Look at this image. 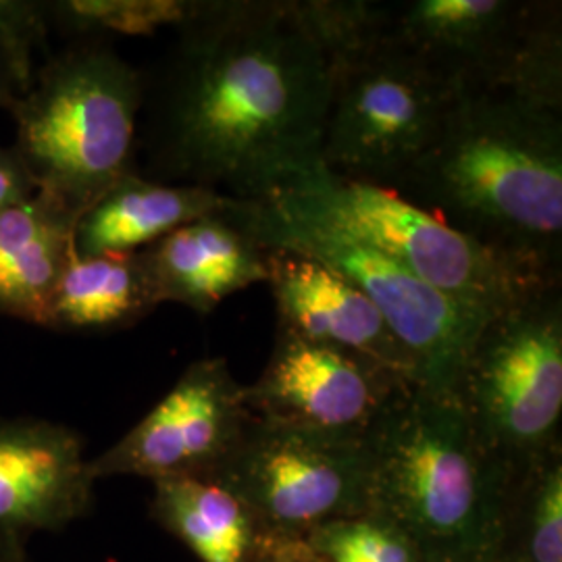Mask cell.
<instances>
[{
  "label": "cell",
  "mask_w": 562,
  "mask_h": 562,
  "mask_svg": "<svg viewBox=\"0 0 562 562\" xmlns=\"http://www.w3.org/2000/svg\"><path fill=\"white\" fill-rule=\"evenodd\" d=\"M78 217L44 194L0 213V315L46 325L53 294L74 259Z\"/></svg>",
  "instance_id": "17"
},
{
  "label": "cell",
  "mask_w": 562,
  "mask_h": 562,
  "mask_svg": "<svg viewBox=\"0 0 562 562\" xmlns=\"http://www.w3.org/2000/svg\"><path fill=\"white\" fill-rule=\"evenodd\" d=\"M392 38L452 90L508 92L562 109V4L554 0L394 2Z\"/></svg>",
  "instance_id": "6"
},
{
  "label": "cell",
  "mask_w": 562,
  "mask_h": 562,
  "mask_svg": "<svg viewBox=\"0 0 562 562\" xmlns=\"http://www.w3.org/2000/svg\"><path fill=\"white\" fill-rule=\"evenodd\" d=\"M411 380L378 362L276 327L261 378L244 385L255 417L341 438H364Z\"/></svg>",
  "instance_id": "12"
},
{
  "label": "cell",
  "mask_w": 562,
  "mask_h": 562,
  "mask_svg": "<svg viewBox=\"0 0 562 562\" xmlns=\"http://www.w3.org/2000/svg\"><path fill=\"white\" fill-rule=\"evenodd\" d=\"M304 540L323 562H427L402 529L369 510L322 525Z\"/></svg>",
  "instance_id": "23"
},
{
  "label": "cell",
  "mask_w": 562,
  "mask_h": 562,
  "mask_svg": "<svg viewBox=\"0 0 562 562\" xmlns=\"http://www.w3.org/2000/svg\"><path fill=\"white\" fill-rule=\"evenodd\" d=\"M452 396L513 477L562 448V283L538 288L483 322Z\"/></svg>",
  "instance_id": "5"
},
{
  "label": "cell",
  "mask_w": 562,
  "mask_h": 562,
  "mask_svg": "<svg viewBox=\"0 0 562 562\" xmlns=\"http://www.w3.org/2000/svg\"><path fill=\"white\" fill-rule=\"evenodd\" d=\"M238 201L201 186L161 183L134 171L81 215L74 248L78 257L140 252L181 225L227 211Z\"/></svg>",
  "instance_id": "16"
},
{
  "label": "cell",
  "mask_w": 562,
  "mask_h": 562,
  "mask_svg": "<svg viewBox=\"0 0 562 562\" xmlns=\"http://www.w3.org/2000/svg\"><path fill=\"white\" fill-rule=\"evenodd\" d=\"M252 413L225 359H199L120 442L90 459L106 477L209 480L240 440Z\"/></svg>",
  "instance_id": "11"
},
{
  "label": "cell",
  "mask_w": 562,
  "mask_h": 562,
  "mask_svg": "<svg viewBox=\"0 0 562 562\" xmlns=\"http://www.w3.org/2000/svg\"><path fill=\"white\" fill-rule=\"evenodd\" d=\"M394 192L525 280L562 283V109L459 92Z\"/></svg>",
  "instance_id": "2"
},
{
  "label": "cell",
  "mask_w": 562,
  "mask_h": 562,
  "mask_svg": "<svg viewBox=\"0 0 562 562\" xmlns=\"http://www.w3.org/2000/svg\"><path fill=\"white\" fill-rule=\"evenodd\" d=\"M150 519L201 562H255L269 538L248 506L213 480L153 483Z\"/></svg>",
  "instance_id": "19"
},
{
  "label": "cell",
  "mask_w": 562,
  "mask_h": 562,
  "mask_svg": "<svg viewBox=\"0 0 562 562\" xmlns=\"http://www.w3.org/2000/svg\"><path fill=\"white\" fill-rule=\"evenodd\" d=\"M265 283L271 288L281 329L419 383L417 364L378 306L327 265L288 248H267Z\"/></svg>",
  "instance_id": "14"
},
{
  "label": "cell",
  "mask_w": 562,
  "mask_h": 562,
  "mask_svg": "<svg viewBox=\"0 0 562 562\" xmlns=\"http://www.w3.org/2000/svg\"><path fill=\"white\" fill-rule=\"evenodd\" d=\"M369 513L394 522L427 562H487L501 540L513 477L461 404L406 383L364 436Z\"/></svg>",
  "instance_id": "3"
},
{
  "label": "cell",
  "mask_w": 562,
  "mask_h": 562,
  "mask_svg": "<svg viewBox=\"0 0 562 562\" xmlns=\"http://www.w3.org/2000/svg\"><path fill=\"white\" fill-rule=\"evenodd\" d=\"M94 483L74 427L0 417V543L27 548L32 536L80 521L92 510Z\"/></svg>",
  "instance_id": "13"
},
{
  "label": "cell",
  "mask_w": 562,
  "mask_h": 562,
  "mask_svg": "<svg viewBox=\"0 0 562 562\" xmlns=\"http://www.w3.org/2000/svg\"><path fill=\"white\" fill-rule=\"evenodd\" d=\"M271 201L338 225L485 319L543 288L398 192L375 183L348 180L319 167Z\"/></svg>",
  "instance_id": "8"
},
{
  "label": "cell",
  "mask_w": 562,
  "mask_h": 562,
  "mask_svg": "<svg viewBox=\"0 0 562 562\" xmlns=\"http://www.w3.org/2000/svg\"><path fill=\"white\" fill-rule=\"evenodd\" d=\"M232 209L186 223L140 250V259L161 304H183L209 315L225 299L267 281V248Z\"/></svg>",
  "instance_id": "15"
},
{
  "label": "cell",
  "mask_w": 562,
  "mask_h": 562,
  "mask_svg": "<svg viewBox=\"0 0 562 562\" xmlns=\"http://www.w3.org/2000/svg\"><path fill=\"white\" fill-rule=\"evenodd\" d=\"M457 92L392 38L329 67L322 167L394 190L440 136Z\"/></svg>",
  "instance_id": "7"
},
{
  "label": "cell",
  "mask_w": 562,
  "mask_h": 562,
  "mask_svg": "<svg viewBox=\"0 0 562 562\" xmlns=\"http://www.w3.org/2000/svg\"><path fill=\"white\" fill-rule=\"evenodd\" d=\"M248 506L262 531L304 540L369 508L364 438H341L255 417L209 477Z\"/></svg>",
  "instance_id": "10"
},
{
  "label": "cell",
  "mask_w": 562,
  "mask_h": 562,
  "mask_svg": "<svg viewBox=\"0 0 562 562\" xmlns=\"http://www.w3.org/2000/svg\"><path fill=\"white\" fill-rule=\"evenodd\" d=\"M302 32L331 65L359 55L392 34L394 2L385 0H288Z\"/></svg>",
  "instance_id": "22"
},
{
  "label": "cell",
  "mask_w": 562,
  "mask_h": 562,
  "mask_svg": "<svg viewBox=\"0 0 562 562\" xmlns=\"http://www.w3.org/2000/svg\"><path fill=\"white\" fill-rule=\"evenodd\" d=\"M255 562H323L306 540L269 536Z\"/></svg>",
  "instance_id": "26"
},
{
  "label": "cell",
  "mask_w": 562,
  "mask_h": 562,
  "mask_svg": "<svg viewBox=\"0 0 562 562\" xmlns=\"http://www.w3.org/2000/svg\"><path fill=\"white\" fill-rule=\"evenodd\" d=\"M487 562H494V561H487Z\"/></svg>",
  "instance_id": "28"
},
{
  "label": "cell",
  "mask_w": 562,
  "mask_h": 562,
  "mask_svg": "<svg viewBox=\"0 0 562 562\" xmlns=\"http://www.w3.org/2000/svg\"><path fill=\"white\" fill-rule=\"evenodd\" d=\"M494 562H562V448L513 485Z\"/></svg>",
  "instance_id": "20"
},
{
  "label": "cell",
  "mask_w": 562,
  "mask_h": 562,
  "mask_svg": "<svg viewBox=\"0 0 562 562\" xmlns=\"http://www.w3.org/2000/svg\"><path fill=\"white\" fill-rule=\"evenodd\" d=\"M50 23L46 2H0V55L11 60L23 80L32 81Z\"/></svg>",
  "instance_id": "24"
},
{
  "label": "cell",
  "mask_w": 562,
  "mask_h": 562,
  "mask_svg": "<svg viewBox=\"0 0 562 562\" xmlns=\"http://www.w3.org/2000/svg\"><path fill=\"white\" fill-rule=\"evenodd\" d=\"M199 9L201 0H78L46 2V18L69 38L148 36L162 27L180 30Z\"/></svg>",
  "instance_id": "21"
},
{
  "label": "cell",
  "mask_w": 562,
  "mask_h": 562,
  "mask_svg": "<svg viewBox=\"0 0 562 562\" xmlns=\"http://www.w3.org/2000/svg\"><path fill=\"white\" fill-rule=\"evenodd\" d=\"M144 74L109 38H69L9 106L38 192L78 217L138 171Z\"/></svg>",
  "instance_id": "4"
},
{
  "label": "cell",
  "mask_w": 562,
  "mask_h": 562,
  "mask_svg": "<svg viewBox=\"0 0 562 562\" xmlns=\"http://www.w3.org/2000/svg\"><path fill=\"white\" fill-rule=\"evenodd\" d=\"M38 194V186L13 146H0V213Z\"/></svg>",
  "instance_id": "25"
},
{
  "label": "cell",
  "mask_w": 562,
  "mask_h": 562,
  "mask_svg": "<svg viewBox=\"0 0 562 562\" xmlns=\"http://www.w3.org/2000/svg\"><path fill=\"white\" fill-rule=\"evenodd\" d=\"M25 90V81L20 71L13 67V63L0 55V109H7Z\"/></svg>",
  "instance_id": "27"
},
{
  "label": "cell",
  "mask_w": 562,
  "mask_h": 562,
  "mask_svg": "<svg viewBox=\"0 0 562 562\" xmlns=\"http://www.w3.org/2000/svg\"><path fill=\"white\" fill-rule=\"evenodd\" d=\"M241 217L265 248L301 252L355 283L411 352L419 385L454 392L462 361L485 317L446 299L346 229L285 202L244 201Z\"/></svg>",
  "instance_id": "9"
},
{
  "label": "cell",
  "mask_w": 562,
  "mask_h": 562,
  "mask_svg": "<svg viewBox=\"0 0 562 562\" xmlns=\"http://www.w3.org/2000/svg\"><path fill=\"white\" fill-rule=\"evenodd\" d=\"M144 74V178L265 201L322 167L329 63L288 0H201Z\"/></svg>",
  "instance_id": "1"
},
{
  "label": "cell",
  "mask_w": 562,
  "mask_h": 562,
  "mask_svg": "<svg viewBox=\"0 0 562 562\" xmlns=\"http://www.w3.org/2000/svg\"><path fill=\"white\" fill-rule=\"evenodd\" d=\"M159 306L140 252L74 255L57 283L44 327L69 334H109L138 325Z\"/></svg>",
  "instance_id": "18"
}]
</instances>
